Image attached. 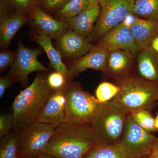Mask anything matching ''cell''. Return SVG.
Segmentation results:
<instances>
[{"mask_svg": "<svg viewBox=\"0 0 158 158\" xmlns=\"http://www.w3.org/2000/svg\"><path fill=\"white\" fill-rule=\"evenodd\" d=\"M152 154L158 156V138H156L155 141L153 146Z\"/></svg>", "mask_w": 158, "mask_h": 158, "instance_id": "obj_34", "label": "cell"}, {"mask_svg": "<svg viewBox=\"0 0 158 158\" xmlns=\"http://www.w3.org/2000/svg\"><path fill=\"white\" fill-rule=\"evenodd\" d=\"M101 44H105L109 51L126 50L136 55L139 50L131 29L122 23L103 36Z\"/></svg>", "mask_w": 158, "mask_h": 158, "instance_id": "obj_13", "label": "cell"}, {"mask_svg": "<svg viewBox=\"0 0 158 158\" xmlns=\"http://www.w3.org/2000/svg\"><path fill=\"white\" fill-rule=\"evenodd\" d=\"M57 47L64 56L77 59L93 49V45L86 37L69 29L57 38Z\"/></svg>", "mask_w": 158, "mask_h": 158, "instance_id": "obj_12", "label": "cell"}, {"mask_svg": "<svg viewBox=\"0 0 158 158\" xmlns=\"http://www.w3.org/2000/svg\"><path fill=\"white\" fill-rule=\"evenodd\" d=\"M40 53L39 49L28 48L21 41H19L17 53L9 75L15 81L25 85L28 81L29 75L32 73L38 71H48V69L38 61V57Z\"/></svg>", "mask_w": 158, "mask_h": 158, "instance_id": "obj_9", "label": "cell"}, {"mask_svg": "<svg viewBox=\"0 0 158 158\" xmlns=\"http://www.w3.org/2000/svg\"><path fill=\"white\" fill-rule=\"evenodd\" d=\"M153 49L158 53V37H157L152 40L151 43Z\"/></svg>", "mask_w": 158, "mask_h": 158, "instance_id": "obj_35", "label": "cell"}, {"mask_svg": "<svg viewBox=\"0 0 158 158\" xmlns=\"http://www.w3.org/2000/svg\"><path fill=\"white\" fill-rule=\"evenodd\" d=\"M130 114L114 98L102 104L90 126L101 142L110 144L120 143Z\"/></svg>", "mask_w": 158, "mask_h": 158, "instance_id": "obj_4", "label": "cell"}, {"mask_svg": "<svg viewBox=\"0 0 158 158\" xmlns=\"http://www.w3.org/2000/svg\"><path fill=\"white\" fill-rule=\"evenodd\" d=\"M143 158H158V156L154 155L151 154H150L149 155L146 156Z\"/></svg>", "mask_w": 158, "mask_h": 158, "instance_id": "obj_39", "label": "cell"}, {"mask_svg": "<svg viewBox=\"0 0 158 158\" xmlns=\"http://www.w3.org/2000/svg\"><path fill=\"white\" fill-rule=\"evenodd\" d=\"M47 78L38 74L28 87L15 97L12 105V128L19 131L34 122L53 91Z\"/></svg>", "mask_w": 158, "mask_h": 158, "instance_id": "obj_2", "label": "cell"}, {"mask_svg": "<svg viewBox=\"0 0 158 158\" xmlns=\"http://www.w3.org/2000/svg\"><path fill=\"white\" fill-rule=\"evenodd\" d=\"M90 5L94 4H99L102 0H88Z\"/></svg>", "mask_w": 158, "mask_h": 158, "instance_id": "obj_37", "label": "cell"}, {"mask_svg": "<svg viewBox=\"0 0 158 158\" xmlns=\"http://www.w3.org/2000/svg\"><path fill=\"white\" fill-rule=\"evenodd\" d=\"M132 13L142 19L158 21V0H135Z\"/></svg>", "mask_w": 158, "mask_h": 158, "instance_id": "obj_22", "label": "cell"}, {"mask_svg": "<svg viewBox=\"0 0 158 158\" xmlns=\"http://www.w3.org/2000/svg\"><path fill=\"white\" fill-rule=\"evenodd\" d=\"M14 79L9 74L0 78V98H2L6 90L11 86L14 81Z\"/></svg>", "mask_w": 158, "mask_h": 158, "instance_id": "obj_32", "label": "cell"}, {"mask_svg": "<svg viewBox=\"0 0 158 158\" xmlns=\"http://www.w3.org/2000/svg\"><path fill=\"white\" fill-rule=\"evenodd\" d=\"M47 81L52 90H58L66 88L70 81L63 74L56 71L49 75Z\"/></svg>", "mask_w": 158, "mask_h": 158, "instance_id": "obj_27", "label": "cell"}, {"mask_svg": "<svg viewBox=\"0 0 158 158\" xmlns=\"http://www.w3.org/2000/svg\"><path fill=\"white\" fill-rule=\"evenodd\" d=\"M58 127L34 122L17 131L18 158H34L42 154Z\"/></svg>", "mask_w": 158, "mask_h": 158, "instance_id": "obj_6", "label": "cell"}, {"mask_svg": "<svg viewBox=\"0 0 158 158\" xmlns=\"http://www.w3.org/2000/svg\"><path fill=\"white\" fill-rule=\"evenodd\" d=\"M90 5L88 0H69L58 13L62 21L65 22L78 15Z\"/></svg>", "mask_w": 158, "mask_h": 158, "instance_id": "obj_24", "label": "cell"}, {"mask_svg": "<svg viewBox=\"0 0 158 158\" xmlns=\"http://www.w3.org/2000/svg\"><path fill=\"white\" fill-rule=\"evenodd\" d=\"M66 88L53 91L35 122L58 126L65 122Z\"/></svg>", "mask_w": 158, "mask_h": 158, "instance_id": "obj_10", "label": "cell"}, {"mask_svg": "<svg viewBox=\"0 0 158 158\" xmlns=\"http://www.w3.org/2000/svg\"><path fill=\"white\" fill-rule=\"evenodd\" d=\"M156 137L142 128L130 114L128 116L121 143L129 158H143L151 154Z\"/></svg>", "mask_w": 158, "mask_h": 158, "instance_id": "obj_8", "label": "cell"}, {"mask_svg": "<svg viewBox=\"0 0 158 158\" xmlns=\"http://www.w3.org/2000/svg\"><path fill=\"white\" fill-rule=\"evenodd\" d=\"M17 52L13 51H3L0 53V71L2 72L14 63Z\"/></svg>", "mask_w": 158, "mask_h": 158, "instance_id": "obj_28", "label": "cell"}, {"mask_svg": "<svg viewBox=\"0 0 158 158\" xmlns=\"http://www.w3.org/2000/svg\"><path fill=\"white\" fill-rule=\"evenodd\" d=\"M155 126L156 130H158V114L157 115L155 118Z\"/></svg>", "mask_w": 158, "mask_h": 158, "instance_id": "obj_38", "label": "cell"}, {"mask_svg": "<svg viewBox=\"0 0 158 158\" xmlns=\"http://www.w3.org/2000/svg\"><path fill=\"white\" fill-rule=\"evenodd\" d=\"M110 51L101 43L89 52L76 59L69 69L70 80L88 69L104 71L107 68V57Z\"/></svg>", "mask_w": 158, "mask_h": 158, "instance_id": "obj_11", "label": "cell"}, {"mask_svg": "<svg viewBox=\"0 0 158 158\" xmlns=\"http://www.w3.org/2000/svg\"><path fill=\"white\" fill-rule=\"evenodd\" d=\"M132 54L126 50L110 51L107 57V67L110 71L115 74L125 73L131 62Z\"/></svg>", "mask_w": 158, "mask_h": 158, "instance_id": "obj_21", "label": "cell"}, {"mask_svg": "<svg viewBox=\"0 0 158 158\" xmlns=\"http://www.w3.org/2000/svg\"><path fill=\"white\" fill-rule=\"evenodd\" d=\"M135 0H102L100 12L93 32L92 39L102 37L132 13Z\"/></svg>", "mask_w": 158, "mask_h": 158, "instance_id": "obj_7", "label": "cell"}, {"mask_svg": "<svg viewBox=\"0 0 158 158\" xmlns=\"http://www.w3.org/2000/svg\"><path fill=\"white\" fill-rule=\"evenodd\" d=\"M27 22L25 15L21 12L8 14L0 19V44L2 48L9 45L17 31Z\"/></svg>", "mask_w": 158, "mask_h": 158, "instance_id": "obj_17", "label": "cell"}, {"mask_svg": "<svg viewBox=\"0 0 158 158\" xmlns=\"http://www.w3.org/2000/svg\"><path fill=\"white\" fill-rule=\"evenodd\" d=\"M33 38L45 52L53 68L56 71L63 74L70 81L69 70L62 62L60 53L54 48L51 40L52 38L37 34L33 35Z\"/></svg>", "mask_w": 158, "mask_h": 158, "instance_id": "obj_18", "label": "cell"}, {"mask_svg": "<svg viewBox=\"0 0 158 158\" xmlns=\"http://www.w3.org/2000/svg\"><path fill=\"white\" fill-rule=\"evenodd\" d=\"M119 90L120 88L118 85L109 82H102L96 88L95 97L100 102H106L114 98Z\"/></svg>", "mask_w": 158, "mask_h": 158, "instance_id": "obj_25", "label": "cell"}, {"mask_svg": "<svg viewBox=\"0 0 158 158\" xmlns=\"http://www.w3.org/2000/svg\"><path fill=\"white\" fill-rule=\"evenodd\" d=\"M18 139L16 131L9 132L1 139L0 143V158H18Z\"/></svg>", "mask_w": 158, "mask_h": 158, "instance_id": "obj_23", "label": "cell"}, {"mask_svg": "<svg viewBox=\"0 0 158 158\" xmlns=\"http://www.w3.org/2000/svg\"><path fill=\"white\" fill-rule=\"evenodd\" d=\"M83 158H129L121 142L106 144L100 142L86 153Z\"/></svg>", "mask_w": 158, "mask_h": 158, "instance_id": "obj_19", "label": "cell"}, {"mask_svg": "<svg viewBox=\"0 0 158 158\" xmlns=\"http://www.w3.org/2000/svg\"><path fill=\"white\" fill-rule=\"evenodd\" d=\"M100 142L90 125L65 122L56 128L42 154L58 158H83Z\"/></svg>", "mask_w": 158, "mask_h": 158, "instance_id": "obj_1", "label": "cell"}, {"mask_svg": "<svg viewBox=\"0 0 158 158\" xmlns=\"http://www.w3.org/2000/svg\"><path fill=\"white\" fill-rule=\"evenodd\" d=\"M131 30L139 49H147L158 37V21L138 17Z\"/></svg>", "mask_w": 158, "mask_h": 158, "instance_id": "obj_16", "label": "cell"}, {"mask_svg": "<svg viewBox=\"0 0 158 158\" xmlns=\"http://www.w3.org/2000/svg\"><path fill=\"white\" fill-rule=\"evenodd\" d=\"M138 68L139 75L143 78L154 83L158 80V64L148 48L141 50L139 53Z\"/></svg>", "mask_w": 158, "mask_h": 158, "instance_id": "obj_20", "label": "cell"}, {"mask_svg": "<svg viewBox=\"0 0 158 158\" xmlns=\"http://www.w3.org/2000/svg\"><path fill=\"white\" fill-rule=\"evenodd\" d=\"M100 12L99 4H91L78 15L65 22L69 28L87 38L92 34L94 26L98 19Z\"/></svg>", "mask_w": 158, "mask_h": 158, "instance_id": "obj_15", "label": "cell"}, {"mask_svg": "<svg viewBox=\"0 0 158 158\" xmlns=\"http://www.w3.org/2000/svg\"><path fill=\"white\" fill-rule=\"evenodd\" d=\"M118 86L120 90L114 98L130 114L149 111L158 102V85L141 77H125L119 80Z\"/></svg>", "mask_w": 158, "mask_h": 158, "instance_id": "obj_3", "label": "cell"}, {"mask_svg": "<svg viewBox=\"0 0 158 158\" xmlns=\"http://www.w3.org/2000/svg\"><path fill=\"white\" fill-rule=\"evenodd\" d=\"M34 158H58L54 156L46 154H41L40 155L37 156L36 157Z\"/></svg>", "mask_w": 158, "mask_h": 158, "instance_id": "obj_36", "label": "cell"}, {"mask_svg": "<svg viewBox=\"0 0 158 158\" xmlns=\"http://www.w3.org/2000/svg\"><path fill=\"white\" fill-rule=\"evenodd\" d=\"M13 118L11 114H1L0 116V138L2 139L9 134L12 128Z\"/></svg>", "mask_w": 158, "mask_h": 158, "instance_id": "obj_29", "label": "cell"}, {"mask_svg": "<svg viewBox=\"0 0 158 158\" xmlns=\"http://www.w3.org/2000/svg\"><path fill=\"white\" fill-rule=\"evenodd\" d=\"M69 0H40L44 7L49 10L62 8Z\"/></svg>", "mask_w": 158, "mask_h": 158, "instance_id": "obj_30", "label": "cell"}, {"mask_svg": "<svg viewBox=\"0 0 158 158\" xmlns=\"http://www.w3.org/2000/svg\"><path fill=\"white\" fill-rule=\"evenodd\" d=\"M131 115L136 122L144 130L151 133L157 131L155 126V118L151 114L149 111L139 110Z\"/></svg>", "mask_w": 158, "mask_h": 158, "instance_id": "obj_26", "label": "cell"}, {"mask_svg": "<svg viewBox=\"0 0 158 158\" xmlns=\"http://www.w3.org/2000/svg\"><path fill=\"white\" fill-rule=\"evenodd\" d=\"M32 24L40 35L57 39L69 29L67 23L55 19L39 8L32 11Z\"/></svg>", "mask_w": 158, "mask_h": 158, "instance_id": "obj_14", "label": "cell"}, {"mask_svg": "<svg viewBox=\"0 0 158 158\" xmlns=\"http://www.w3.org/2000/svg\"><path fill=\"white\" fill-rule=\"evenodd\" d=\"M137 18L138 17H137L132 13H130L125 17V18L123 19L122 23L124 25L131 29V28L132 27L133 25L135 23Z\"/></svg>", "mask_w": 158, "mask_h": 158, "instance_id": "obj_33", "label": "cell"}, {"mask_svg": "<svg viewBox=\"0 0 158 158\" xmlns=\"http://www.w3.org/2000/svg\"><path fill=\"white\" fill-rule=\"evenodd\" d=\"M18 12L25 14V12L31 8L33 4V0H11Z\"/></svg>", "mask_w": 158, "mask_h": 158, "instance_id": "obj_31", "label": "cell"}, {"mask_svg": "<svg viewBox=\"0 0 158 158\" xmlns=\"http://www.w3.org/2000/svg\"><path fill=\"white\" fill-rule=\"evenodd\" d=\"M65 97V122L90 125L102 103L71 81L66 87Z\"/></svg>", "mask_w": 158, "mask_h": 158, "instance_id": "obj_5", "label": "cell"}]
</instances>
